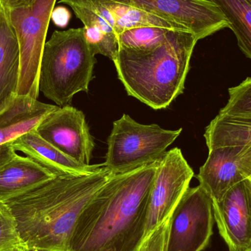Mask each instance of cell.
I'll return each mask as SVG.
<instances>
[{"label":"cell","instance_id":"cell-18","mask_svg":"<svg viewBox=\"0 0 251 251\" xmlns=\"http://www.w3.org/2000/svg\"><path fill=\"white\" fill-rule=\"evenodd\" d=\"M69 5L82 22L90 50L94 55L101 54L114 62L119 53L117 35L112 26L79 0H59Z\"/></svg>","mask_w":251,"mask_h":251},{"label":"cell","instance_id":"cell-29","mask_svg":"<svg viewBox=\"0 0 251 251\" xmlns=\"http://www.w3.org/2000/svg\"><path fill=\"white\" fill-rule=\"evenodd\" d=\"M27 249L24 245L14 246V247L8 248V249H3L0 251H26Z\"/></svg>","mask_w":251,"mask_h":251},{"label":"cell","instance_id":"cell-19","mask_svg":"<svg viewBox=\"0 0 251 251\" xmlns=\"http://www.w3.org/2000/svg\"><path fill=\"white\" fill-rule=\"evenodd\" d=\"M208 149L251 146V116L218 114L205 130Z\"/></svg>","mask_w":251,"mask_h":251},{"label":"cell","instance_id":"cell-22","mask_svg":"<svg viewBox=\"0 0 251 251\" xmlns=\"http://www.w3.org/2000/svg\"><path fill=\"white\" fill-rule=\"evenodd\" d=\"M226 105L220 110V114L228 116H251V77L228 89Z\"/></svg>","mask_w":251,"mask_h":251},{"label":"cell","instance_id":"cell-33","mask_svg":"<svg viewBox=\"0 0 251 251\" xmlns=\"http://www.w3.org/2000/svg\"><path fill=\"white\" fill-rule=\"evenodd\" d=\"M138 251H141V250H140V249H139Z\"/></svg>","mask_w":251,"mask_h":251},{"label":"cell","instance_id":"cell-20","mask_svg":"<svg viewBox=\"0 0 251 251\" xmlns=\"http://www.w3.org/2000/svg\"><path fill=\"white\" fill-rule=\"evenodd\" d=\"M221 9L237 37L241 51L251 60V0H209Z\"/></svg>","mask_w":251,"mask_h":251},{"label":"cell","instance_id":"cell-8","mask_svg":"<svg viewBox=\"0 0 251 251\" xmlns=\"http://www.w3.org/2000/svg\"><path fill=\"white\" fill-rule=\"evenodd\" d=\"M194 171L178 148L167 151L158 160L157 170L151 188L145 238L169 218L190 187Z\"/></svg>","mask_w":251,"mask_h":251},{"label":"cell","instance_id":"cell-17","mask_svg":"<svg viewBox=\"0 0 251 251\" xmlns=\"http://www.w3.org/2000/svg\"><path fill=\"white\" fill-rule=\"evenodd\" d=\"M20 74V50L14 28L0 6V106L16 96Z\"/></svg>","mask_w":251,"mask_h":251},{"label":"cell","instance_id":"cell-13","mask_svg":"<svg viewBox=\"0 0 251 251\" xmlns=\"http://www.w3.org/2000/svg\"><path fill=\"white\" fill-rule=\"evenodd\" d=\"M11 143L16 151L22 152L54 176L90 175L104 165L78 162L43 139L35 130L22 134Z\"/></svg>","mask_w":251,"mask_h":251},{"label":"cell","instance_id":"cell-1","mask_svg":"<svg viewBox=\"0 0 251 251\" xmlns=\"http://www.w3.org/2000/svg\"><path fill=\"white\" fill-rule=\"evenodd\" d=\"M158 161L115 174L84 208L68 251H138Z\"/></svg>","mask_w":251,"mask_h":251},{"label":"cell","instance_id":"cell-12","mask_svg":"<svg viewBox=\"0 0 251 251\" xmlns=\"http://www.w3.org/2000/svg\"><path fill=\"white\" fill-rule=\"evenodd\" d=\"M245 146L209 149L205 163L196 176L199 185L214 201L219 200L231 187L247 179L240 165Z\"/></svg>","mask_w":251,"mask_h":251},{"label":"cell","instance_id":"cell-4","mask_svg":"<svg viewBox=\"0 0 251 251\" xmlns=\"http://www.w3.org/2000/svg\"><path fill=\"white\" fill-rule=\"evenodd\" d=\"M96 63L84 27L54 31L43 51L40 92L59 107L69 105L76 94L89 91Z\"/></svg>","mask_w":251,"mask_h":251},{"label":"cell","instance_id":"cell-16","mask_svg":"<svg viewBox=\"0 0 251 251\" xmlns=\"http://www.w3.org/2000/svg\"><path fill=\"white\" fill-rule=\"evenodd\" d=\"M54 177L30 158L17 154L0 168V202L25 193Z\"/></svg>","mask_w":251,"mask_h":251},{"label":"cell","instance_id":"cell-6","mask_svg":"<svg viewBox=\"0 0 251 251\" xmlns=\"http://www.w3.org/2000/svg\"><path fill=\"white\" fill-rule=\"evenodd\" d=\"M56 1L35 0L29 7L6 11L20 50V74L16 96L38 100L41 57Z\"/></svg>","mask_w":251,"mask_h":251},{"label":"cell","instance_id":"cell-23","mask_svg":"<svg viewBox=\"0 0 251 251\" xmlns=\"http://www.w3.org/2000/svg\"><path fill=\"white\" fill-rule=\"evenodd\" d=\"M23 245L14 219L4 203L0 202V251Z\"/></svg>","mask_w":251,"mask_h":251},{"label":"cell","instance_id":"cell-26","mask_svg":"<svg viewBox=\"0 0 251 251\" xmlns=\"http://www.w3.org/2000/svg\"><path fill=\"white\" fill-rule=\"evenodd\" d=\"M17 155L11 142L0 145V168L12 160Z\"/></svg>","mask_w":251,"mask_h":251},{"label":"cell","instance_id":"cell-14","mask_svg":"<svg viewBox=\"0 0 251 251\" xmlns=\"http://www.w3.org/2000/svg\"><path fill=\"white\" fill-rule=\"evenodd\" d=\"M57 107L32 97L15 96L0 106V145L33 131Z\"/></svg>","mask_w":251,"mask_h":251},{"label":"cell","instance_id":"cell-30","mask_svg":"<svg viewBox=\"0 0 251 251\" xmlns=\"http://www.w3.org/2000/svg\"><path fill=\"white\" fill-rule=\"evenodd\" d=\"M239 251H251V244L249 245L248 247L245 248V249H242V250Z\"/></svg>","mask_w":251,"mask_h":251},{"label":"cell","instance_id":"cell-31","mask_svg":"<svg viewBox=\"0 0 251 251\" xmlns=\"http://www.w3.org/2000/svg\"><path fill=\"white\" fill-rule=\"evenodd\" d=\"M26 251H41V250H32V249H27Z\"/></svg>","mask_w":251,"mask_h":251},{"label":"cell","instance_id":"cell-3","mask_svg":"<svg viewBox=\"0 0 251 251\" xmlns=\"http://www.w3.org/2000/svg\"><path fill=\"white\" fill-rule=\"evenodd\" d=\"M198 41L188 31L171 29L154 48H119L113 63L127 94L153 110L169 107L184 92Z\"/></svg>","mask_w":251,"mask_h":251},{"label":"cell","instance_id":"cell-28","mask_svg":"<svg viewBox=\"0 0 251 251\" xmlns=\"http://www.w3.org/2000/svg\"><path fill=\"white\" fill-rule=\"evenodd\" d=\"M35 1V0H0V6L5 11H9L21 7H29Z\"/></svg>","mask_w":251,"mask_h":251},{"label":"cell","instance_id":"cell-25","mask_svg":"<svg viewBox=\"0 0 251 251\" xmlns=\"http://www.w3.org/2000/svg\"><path fill=\"white\" fill-rule=\"evenodd\" d=\"M71 14L65 7H57L54 8L51 13V20L57 26L65 27L69 23Z\"/></svg>","mask_w":251,"mask_h":251},{"label":"cell","instance_id":"cell-27","mask_svg":"<svg viewBox=\"0 0 251 251\" xmlns=\"http://www.w3.org/2000/svg\"><path fill=\"white\" fill-rule=\"evenodd\" d=\"M240 165L246 178H251V146H245L240 156Z\"/></svg>","mask_w":251,"mask_h":251},{"label":"cell","instance_id":"cell-7","mask_svg":"<svg viewBox=\"0 0 251 251\" xmlns=\"http://www.w3.org/2000/svg\"><path fill=\"white\" fill-rule=\"evenodd\" d=\"M213 202L200 185L189 187L173 211L165 251H203L213 235Z\"/></svg>","mask_w":251,"mask_h":251},{"label":"cell","instance_id":"cell-11","mask_svg":"<svg viewBox=\"0 0 251 251\" xmlns=\"http://www.w3.org/2000/svg\"><path fill=\"white\" fill-rule=\"evenodd\" d=\"M213 202L215 223L228 251L251 244V185L249 178L236 184Z\"/></svg>","mask_w":251,"mask_h":251},{"label":"cell","instance_id":"cell-32","mask_svg":"<svg viewBox=\"0 0 251 251\" xmlns=\"http://www.w3.org/2000/svg\"><path fill=\"white\" fill-rule=\"evenodd\" d=\"M249 180H250V182H251V178H249Z\"/></svg>","mask_w":251,"mask_h":251},{"label":"cell","instance_id":"cell-15","mask_svg":"<svg viewBox=\"0 0 251 251\" xmlns=\"http://www.w3.org/2000/svg\"><path fill=\"white\" fill-rule=\"evenodd\" d=\"M101 16L112 26L116 35L133 28L158 26L169 29L186 30L179 25L159 16L113 0H79ZM187 31V30H186Z\"/></svg>","mask_w":251,"mask_h":251},{"label":"cell","instance_id":"cell-9","mask_svg":"<svg viewBox=\"0 0 251 251\" xmlns=\"http://www.w3.org/2000/svg\"><path fill=\"white\" fill-rule=\"evenodd\" d=\"M184 27L201 40L230 28L221 9L209 0H113Z\"/></svg>","mask_w":251,"mask_h":251},{"label":"cell","instance_id":"cell-2","mask_svg":"<svg viewBox=\"0 0 251 251\" xmlns=\"http://www.w3.org/2000/svg\"><path fill=\"white\" fill-rule=\"evenodd\" d=\"M115 174L103 165L90 175L55 176L1 203L26 249L68 251L81 212Z\"/></svg>","mask_w":251,"mask_h":251},{"label":"cell","instance_id":"cell-21","mask_svg":"<svg viewBox=\"0 0 251 251\" xmlns=\"http://www.w3.org/2000/svg\"><path fill=\"white\" fill-rule=\"evenodd\" d=\"M171 29L158 26H140L128 29L118 35L119 48L150 50L162 44Z\"/></svg>","mask_w":251,"mask_h":251},{"label":"cell","instance_id":"cell-5","mask_svg":"<svg viewBox=\"0 0 251 251\" xmlns=\"http://www.w3.org/2000/svg\"><path fill=\"white\" fill-rule=\"evenodd\" d=\"M181 131L182 128L167 130L157 125H141L124 114L113 122L103 164L118 174L153 163L165 154Z\"/></svg>","mask_w":251,"mask_h":251},{"label":"cell","instance_id":"cell-24","mask_svg":"<svg viewBox=\"0 0 251 251\" xmlns=\"http://www.w3.org/2000/svg\"><path fill=\"white\" fill-rule=\"evenodd\" d=\"M171 215L169 218L156 227L151 232L149 233L141 245V251H165L167 231Z\"/></svg>","mask_w":251,"mask_h":251},{"label":"cell","instance_id":"cell-10","mask_svg":"<svg viewBox=\"0 0 251 251\" xmlns=\"http://www.w3.org/2000/svg\"><path fill=\"white\" fill-rule=\"evenodd\" d=\"M35 131L65 154L84 165H91L95 142L81 110L70 104L58 106Z\"/></svg>","mask_w":251,"mask_h":251}]
</instances>
